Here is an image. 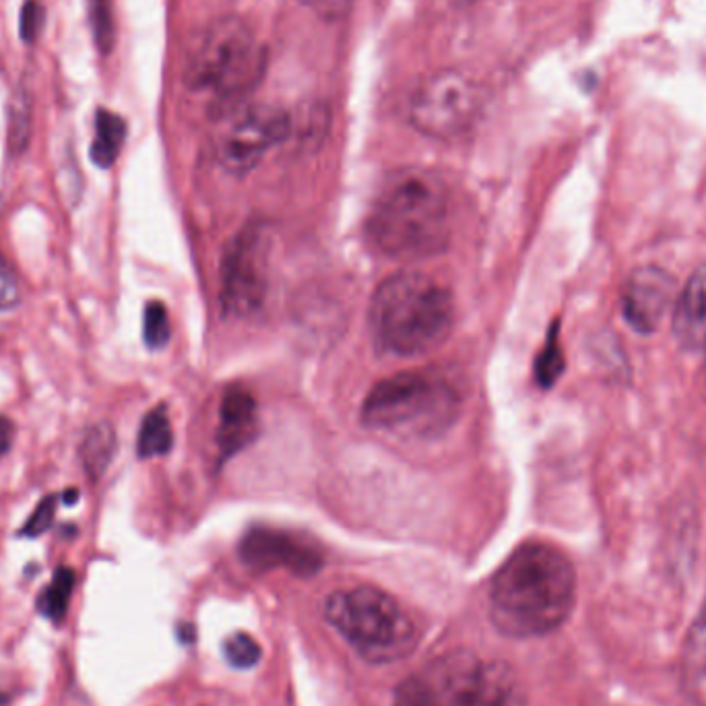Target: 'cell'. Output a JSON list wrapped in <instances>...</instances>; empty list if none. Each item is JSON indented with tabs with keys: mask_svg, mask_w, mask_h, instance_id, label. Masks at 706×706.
Masks as SVG:
<instances>
[{
	"mask_svg": "<svg viewBox=\"0 0 706 706\" xmlns=\"http://www.w3.org/2000/svg\"><path fill=\"white\" fill-rule=\"evenodd\" d=\"M577 601V572L562 549L527 541L494 575L489 615L513 639H535L558 630Z\"/></svg>",
	"mask_w": 706,
	"mask_h": 706,
	"instance_id": "cell-1",
	"label": "cell"
},
{
	"mask_svg": "<svg viewBox=\"0 0 706 706\" xmlns=\"http://www.w3.org/2000/svg\"><path fill=\"white\" fill-rule=\"evenodd\" d=\"M32 139V102L25 92H17L9 104V147L23 154Z\"/></svg>",
	"mask_w": 706,
	"mask_h": 706,
	"instance_id": "cell-20",
	"label": "cell"
},
{
	"mask_svg": "<svg viewBox=\"0 0 706 706\" xmlns=\"http://www.w3.org/2000/svg\"><path fill=\"white\" fill-rule=\"evenodd\" d=\"M89 23H92L95 48L102 54L112 52V48L116 44L114 2L112 0H89Z\"/></svg>",
	"mask_w": 706,
	"mask_h": 706,
	"instance_id": "cell-22",
	"label": "cell"
},
{
	"mask_svg": "<svg viewBox=\"0 0 706 706\" xmlns=\"http://www.w3.org/2000/svg\"><path fill=\"white\" fill-rule=\"evenodd\" d=\"M19 299H21V287H19L15 271L0 254V310L15 308Z\"/></svg>",
	"mask_w": 706,
	"mask_h": 706,
	"instance_id": "cell-26",
	"label": "cell"
},
{
	"mask_svg": "<svg viewBox=\"0 0 706 706\" xmlns=\"http://www.w3.org/2000/svg\"><path fill=\"white\" fill-rule=\"evenodd\" d=\"M484 112V92L475 78L456 69L425 77L409 99V123L430 139H456L470 133Z\"/></svg>",
	"mask_w": 706,
	"mask_h": 706,
	"instance_id": "cell-8",
	"label": "cell"
},
{
	"mask_svg": "<svg viewBox=\"0 0 706 706\" xmlns=\"http://www.w3.org/2000/svg\"><path fill=\"white\" fill-rule=\"evenodd\" d=\"M459 408V392L444 378L401 372L380 380L368 392L361 405V422L377 432L434 439L453 425Z\"/></svg>",
	"mask_w": 706,
	"mask_h": 706,
	"instance_id": "cell-6",
	"label": "cell"
},
{
	"mask_svg": "<svg viewBox=\"0 0 706 706\" xmlns=\"http://www.w3.org/2000/svg\"><path fill=\"white\" fill-rule=\"evenodd\" d=\"M46 23V11H44V4L40 0H28L21 9V17H19V33H21V40L32 44L38 40V35L42 33V28Z\"/></svg>",
	"mask_w": 706,
	"mask_h": 706,
	"instance_id": "cell-24",
	"label": "cell"
},
{
	"mask_svg": "<svg viewBox=\"0 0 706 706\" xmlns=\"http://www.w3.org/2000/svg\"><path fill=\"white\" fill-rule=\"evenodd\" d=\"M13 439H15V425L9 418L0 415V456H4L11 451Z\"/></svg>",
	"mask_w": 706,
	"mask_h": 706,
	"instance_id": "cell-28",
	"label": "cell"
},
{
	"mask_svg": "<svg viewBox=\"0 0 706 706\" xmlns=\"http://www.w3.org/2000/svg\"><path fill=\"white\" fill-rule=\"evenodd\" d=\"M116 453V434L108 422L94 424L83 436L81 442V463L89 480H99L108 467Z\"/></svg>",
	"mask_w": 706,
	"mask_h": 706,
	"instance_id": "cell-16",
	"label": "cell"
},
{
	"mask_svg": "<svg viewBox=\"0 0 706 706\" xmlns=\"http://www.w3.org/2000/svg\"><path fill=\"white\" fill-rule=\"evenodd\" d=\"M455 323V299L436 277L401 271L378 285L368 325L380 354L420 358L449 339Z\"/></svg>",
	"mask_w": 706,
	"mask_h": 706,
	"instance_id": "cell-3",
	"label": "cell"
},
{
	"mask_svg": "<svg viewBox=\"0 0 706 706\" xmlns=\"http://www.w3.org/2000/svg\"><path fill=\"white\" fill-rule=\"evenodd\" d=\"M268 240L263 225L242 228L221 261V308L225 316L244 318L256 313L268 283Z\"/></svg>",
	"mask_w": 706,
	"mask_h": 706,
	"instance_id": "cell-10",
	"label": "cell"
},
{
	"mask_svg": "<svg viewBox=\"0 0 706 706\" xmlns=\"http://www.w3.org/2000/svg\"><path fill=\"white\" fill-rule=\"evenodd\" d=\"M267 64V48L251 25L240 17H221L190 48L185 81L189 89L209 97L223 118L256 92Z\"/></svg>",
	"mask_w": 706,
	"mask_h": 706,
	"instance_id": "cell-4",
	"label": "cell"
},
{
	"mask_svg": "<svg viewBox=\"0 0 706 706\" xmlns=\"http://www.w3.org/2000/svg\"><path fill=\"white\" fill-rule=\"evenodd\" d=\"M325 615L361 660L370 663L405 660L420 641L418 626L403 605L370 584L335 591L325 603Z\"/></svg>",
	"mask_w": 706,
	"mask_h": 706,
	"instance_id": "cell-7",
	"label": "cell"
},
{
	"mask_svg": "<svg viewBox=\"0 0 706 706\" xmlns=\"http://www.w3.org/2000/svg\"><path fill=\"white\" fill-rule=\"evenodd\" d=\"M674 335L684 349L706 347V263L692 273L675 298Z\"/></svg>",
	"mask_w": 706,
	"mask_h": 706,
	"instance_id": "cell-14",
	"label": "cell"
},
{
	"mask_svg": "<svg viewBox=\"0 0 706 706\" xmlns=\"http://www.w3.org/2000/svg\"><path fill=\"white\" fill-rule=\"evenodd\" d=\"M75 584H77V575L73 568H69V566L56 568L50 584H46L42 589V593L38 596V601H35L38 612L42 613L50 622L61 624L69 612V603H71L73 591H75Z\"/></svg>",
	"mask_w": 706,
	"mask_h": 706,
	"instance_id": "cell-17",
	"label": "cell"
},
{
	"mask_svg": "<svg viewBox=\"0 0 706 706\" xmlns=\"http://www.w3.org/2000/svg\"><path fill=\"white\" fill-rule=\"evenodd\" d=\"M223 655H225V660H228L230 665L240 667V670H249V667H254L261 661L263 649H261V644L252 639L251 634L235 632V634L225 639Z\"/></svg>",
	"mask_w": 706,
	"mask_h": 706,
	"instance_id": "cell-23",
	"label": "cell"
},
{
	"mask_svg": "<svg viewBox=\"0 0 706 706\" xmlns=\"http://www.w3.org/2000/svg\"><path fill=\"white\" fill-rule=\"evenodd\" d=\"M56 500H59L56 496H46L42 503L38 504L32 517L25 520L19 535L21 537H40V535L46 534L56 517Z\"/></svg>",
	"mask_w": 706,
	"mask_h": 706,
	"instance_id": "cell-25",
	"label": "cell"
},
{
	"mask_svg": "<svg viewBox=\"0 0 706 706\" xmlns=\"http://www.w3.org/2000/svg\"><path fill=\"white\" fill-rule=\"evenodd\" d=\"M675 289L674 275L665 268L646 265L632 271L622 292V310L628 325L641 335H653L675 304Z\"/></svg>",
	"mask_w": 706,
	"mask_h": 706,
	"instance_id": "cell-12",
	"label": "cell"
},
{
	"mask_svg": "<svg viewBox=\"0 0 706 706\" xmlns=\"http://www.w3.org/2000/svg\"><path fill=\"white\" fill-rule=\"evenodd\" d=\"M240 558L252 570H289L296 577H314L323 568V549L310 537L275 527H254L240 541Z\"/></svg>",
	"mask_w": 706,
	"mask_h": 706,
	"instance_id": "cell-11",
	"label": "cell"
},
{
	"mask_svg": "<svg viewBox=\"0 0 706 706\" xmlns=\"http://www.w3.org/2000/svg\"><path fill=\"white\" fill-rule=\"evenodd\" d=\"M173 444L172 424L166 405H157L143 418L137 453L141 459H154L170 453Z\"/></svg>",
	"mask_w": 706,
	"mask_h": 706,
	"instance_id": "cell-18",
	"label": "cell"
},
{
	"mask_svg": "<svg viewBox=\"0 0 706 706\" xmlns=\"http://www.w3.org/2000/svg\"><path fill=\"white\" fill-rule=\"evenodd\" d=\"M302 2L306 7H310L314 13L329 17V19H339V17L346 15L354 4V0H302Z\"/></svg>",
	"mask_w": 706,
	"mask_h": 706,
	"instance_id": "cell-27",
	"label": "cell"
},
{
	"mask_svg": "<svg viewBox=\"0 0 706 706\" xmlns=\"http://www.w3.org/2000/svg\"><path fill=\"white\" fill-rule=\"evenodd\" d=\"M218 159L225 172L242 176L254 170L273 147L292 133V116L277 106H240L223 116Z\"/></svg>",
	"mask_w": 706,
	"mask_h": 706,
	"instance_id": "cell-9",
	"label": "cell"
},
{
	"mask_svg": "<svg viewBox=\"0 0 706 706\" xmlns=\"http://www.w3.org/2000/svg\"><path fill=\"white\" fill-rule=\"evenodd\" d=\"M126 141V123L118 114L99 108L95 114V137L89 156L97 168L108 170L123 151Z\"/></svg>",
	"mask_w": 706,
	"mask_h": 706,
	"instance_id": "cell-15",
	"label": "cell"
},
{
	"mask_svg": "<svg viewBox=\"0 0 706 706\" xmlns=\"http://www.w3.org/2000/svg\"><path fill=\"white\" fill-rule=\"evenodd\" d=\"M453 218L444 182L434 172L405 168L378 190L366 234L380 254L394 261H424L451 244Z\"/></svg>",
	"mask_w": 706,
	"mask_h": 706,
	"instance_id": "cell-2",
	"label": "cell"
},
{
	"mask_svg": "<svg viewBox=\"0 0 706 706\" xmlns=\"http://www.w3.org/2000/svg\"><path fill=\"white\" fill-rule=\"evenodd\" d=\"M392 706H527V694L503 661L451 651L405 679Z\"/></svg>",
	"mask_w": 706,
	"mask_h": 706,
	"instance_id": "cell-5",
	"label": "cell"
},
{
	"mask_svg": "<svg viewBox=\"0 0 706 706\" xmlns=\"http://www.w3.org/2000/svg\"><path fill=\"white\" fill-rule=\"evenodd\" d=\"M61 498H63L64 504H69V506H73V504L77 503L78 492L77 489H66V492H64Z\"/></svg>",
	"mask_w": 706,
	"mask_h": 706,
	"instance_id": "cell-29",
	"label": "cell"
},
{
	"mask_svg": "<svg viewBox=\"0 0 706 706\" xmlns=\"http://www.w3.org/2000/svg\"><path fill=\"white\" fill-rule=\"evenodd\" d=\"M565 351L560 346V323H554L548 330L546 344L535 360V380L541 389H551L558 378L565 375Z\"/></svg>",
	"mask_w": 706,
	"mask_h": 706,
	"instance_id": "cell-19",
	"label": "cell"
},
{
	"mask_svg": "<svg viewBox=\"0 0 706 706\" xmlns=\"http://www.w3.org/2000/svg\"><path fill=\"white\" fill-rule=\"evenodd\" d=\"M259 430V409L252 392L240 384L228 387L220 403L218 446L221 459L234 456L251 444Z\"/></svg>",
	"mask_w": 706,
	"mask_h": 706,
	"instance_id": "cell-13",
	"label": "cell"
},
{
	"mask_svg": "<svg viewBox=\"0 0 706 706\" xmlns=\"http://www.w3.org/2000/svg\"><path fill=\"white\" fill-rule=\"evenodd\" d=\"M170 337H172V327H170V316H168L166 306L159 299L149 302L143 313L145 346L156 351V349L168 346Z\"/></svg>",
	"mask_w": 706,
	"mask_h": 706,
	"instance_id": "cell-21",
	"label": "cell"
}]
</instances>
